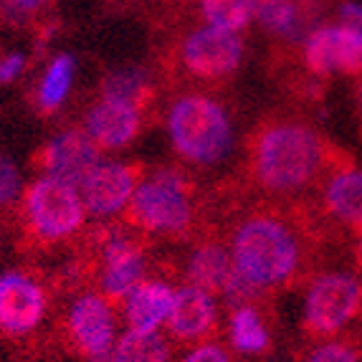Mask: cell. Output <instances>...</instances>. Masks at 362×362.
<instances>
[{
	"label": "cell",
	"mask_w": 362,
	"mask_h": 362,
	"mask_svg": "<svg viewBox=\"0 0 362 362\" xmlns=\"http://www.w3.org/2000/svg\"><path fill=\"white\" fill-rule=\"evenodd\" d=\"M21 193V173L13 165V160L0 157V208L16 203Z\"/></svg>",
	"instance_id": "4316f807"
},
{
	"label": "cell",
	"mask_w": 362,
	"mask_h": 362,
	"mask_svg": "<svg viewBox=\"0 0 362 362\" xmlns=\"http://www.w3.org/2000/svg\"><path fill=\"white\" fill-rule=\"evenodd\" d=\"M317 221L304 206L251 208L233 223L228 251L233 269L261 291L289 289L309 276Z\"/></svg>",
	"instance_id": "6da1fadb"
},
{
	"label": "cell",
	"mask_w": 362,
	"mask_h": 362,
	"mask_svg": "<svg viewBox=\"0 0 362 362\" xmlns=\"http://www.w3.org/2000/svg\"><path fill=\"white\" fill-rule=\"evenodd\" d=\"M200 16L213 28L238 33L256 18V0H200Z\"/></svg>",
	"instance_id": "cb8c5ba5"
},
{
	"label": "cell",
	"mask_w": 362,
	"mask_h": 362,
	"mask_svg": "<svg viewBox=\"0 0 362 362\" xmlns=\"http://www.w3.org/2000/svg\"><path fill=\"white\" fill-rule=\"evenodd\" d=\"M168 134L182 163L211 168L221 163L233 142L228 112L218 99L187 91L168 109Z\"/></svg>",
	"instance_id": "3957f363"
},
{
	"label": "cell",
	"mask_w": 362,
	"mask_h": 362,
	"mask_svg": "<svg viewBox=\"0 0 362 362\" xmlns=\"http://www.w3.org/2000/svg\"><path fill=\"white\" fill-rule=\"evenodd\" d=\"M355 109H357V117H360V124H362V74L355 81Z\"/></svg>",
	"instance_id": "4dcf8cb0"
},
{
	"label": "cell",
	"mask_w": 362,
	"mask_h": 362,
	"mask_svg": "<svg viewBox=\"0 0 362 362\" xmlns=\"http://www.w3.org/2000/svg\"><path fill=\"white\" fill-rule=\"evenodd\" d=\"M165 3H185V0H165Z\"/></svg>",
	"instance_id": "836d02e7"
},
{
	"label": "cell",
	"mask_w": 362,
	"mask_h": 362,
	"mask_svg": "<svg viewBox=\"0 0 362 362\" xmlns=\"http://www.w3.org/2000/svg\"><path fill=\"white\" fill-rule=\"evenodd\" d=\"M145 168L139 163H97L81 180V200L91 216L104 218L124 211L142 182Z\"/></svg>",
	"instance_id": "30bf717a"
},
{
	"label": "cell",
	"mask_w": 362,
	"mask_h": 362,
	"mask_svg": "<svg viewBox=\"0 0 362 362\" xmlns=\"http://www.w3.org/2000/svg\"><path fill=\"white\" fill-rule=\"evenodd\" d=\"M230 342L243 355H264L272 347V332L254 304H241L230 314Z\"/></svg>",
	"instance_id": "ffe728a7"
},
{
	"label": "cell",
	"mask_w": 362,
	"mask_h": 362,
	"mask_svg": "<svg viewBox=\"0 0 362 362\" xmlns=\"http://www.w3.org/2000/svg\"><path fill=\"white\" fill-rule=\"evenodd\" d=\"M84 132L97 142L99 150H122L142 132V109L102 97L86 112Z\"/></svg>",
	"instance_id": "9a60e30c"
},
{
	"label": "cell",
	"mask_w": 362,
	"mask_h": 362,
	"mask_svg": "<svg viewBox=\"0 0 362 362\" xmlns=\"http://www.w3.org/2000/svg\"><path fill=\"white\" fill-rule=\"evenodd\" d=\"M69 339L84 357H97L112 350L115 342V314L104 296L84 294L69 312Z\"/></svg>",
	"instance_id": "4fadbf2b"
},
{
	"label": "cell",
	"mask_w": 362,
	"mask_h": 362,
	"mask_svg": "<svg viewBox=\"0 0 362 362\" xmlns=\"http://www.w3.org/2000/svg\"><path fill=\"white\" fill-rule=\"evenodd\" d=\"M49 3L51 0H0V18L13 25H23Z\"/></svg>",
	"instance_id": "484cf974"
},
{
	"label": "cell",
	"mask_w": 362,
	"mask_h": 362,
	"mask_svg": "<svg viewBox=\"0 0 362 362\" xmlns=\"http://www.w3.org/2000/svg\"><path fill=\"white\" fill-rule=\"evenodd\" d=\"M355 259H357V266L362 269V230L357 235V246H355Z\"/></svg>",
	"instance_id": "1f68e13d"
},
{
	"label": "cell",
	"mask_w": 362,
	"mask_h": 362,
	"mask_svg": "<svg viewBox=\"0 0 362 362\" xmlns=\"http://www.w3.org/2000/svg\"><path fill=\"white\" fill-rule=\"evenodd\" d=\"M304 362H362V355L352 342L344 339H329L322 342L320 347H314Z\"/></svg>",
	"instance_id": "d4e9b609"
},
{
	"label": "cell",
	"mask_w": 362,
	"mask_h": 362,
	"mask_svg": "<svg viewBox=\"0 0 362 362\" xmlns=\"http://www.w3.org/2000/svg\"><path fill=\"white\" fill-rule=\"evenodd\" d=\"M43 314H46L43 286L18 272L0 276V332L23 337L41 325Z\"/></svg>",
	"instance_id": "8fae6325"
},
{
	"label": "cell",
	"mask_w": 362,
	"mask_h": 362,
	"mask_svg": "<svg viewBox=\"0 0 362 362\" xmlns=\"http://www.w3.org/2000/svg\"><path fill=\"white\" fill-rule=\"evenodd\" d=\"M86 218V206L76 187L54 175H43L28 185L23 193L25 230L36 243L66 241L81 230Z\"/></svg>",
	"instance_id": "5b68a950"
},
{
	"label": "cell",
	"mask_w": 362,
	"mask_h": 362,
	"mask_svg": "<svg viewBox=\"0 0 362 362\" xmlns=\"http://www.w3.org/2000/svg\"><path fill=\"white\" fill-rule=\"evenodd\" d=\"M302 61L312 76L329 74H362V36L350 25H320L307 33Z\"/></svg>",
	"instance_id": "ba28073f"
},
{
	"label": "cell",
	"mask_w": 362,
	"mask_h": 362,
	"mask_svg": "<svg viewBox=\"0 0 362 362\" xmlns=\"http://www.w3.org/2000/svg\"><path fill=\"white\" fill-rule=\"evenodd\" d=\"M344 160L320 182V211L332 223L362 230V170Z\"/></svg>",
	"instance_id": "5bb4252c"
},
{
	"label": "cell",
	"mask_w": 362,
	"mask_h": 362,
	"mask_svg": "<svg viewBox=\"0 0 362 362\" xmlns=\"http://www.w3.org/2000/svg\"><path fill=\"white\" fill-rule=\"evenodd\" d=\"M362 312V281L352 274L329 272L309 281L304 296V332L327 339L342 332Z\"/></svg>",
	"instance_id": "8992f818"
},
{
	"label": "cell",
	"mask_w": 362,
	"mask_h": 362,
	"mask_svg": "<svg viewBox=\"0 0 362 362\" xmlns=\"http://www.w3.org/2000/svg\"><path fill=\"white\" fill-rule=\"evenodd\" d=\"M25 66L23 54H11L6 59H0V84H13L21 76Z\"/></svg>",
	"instance_id": "f1b7e54d"
},
{
	"label": "cell",
	"mask_w": 362,
	"mask_h": 362,
	"mask_svg": "<svg viewBox=\"0 0 362 362\" xmlns=\"http://www.w3.org/2000/svg\"><path fill=\"white\" fill-rule=\"evenodd\" d=\"M243 61V41L223 28H195L177 46V64L187 76L218 84L230 78Z\"/></svg>",
	"instance_id": "52a82bcc"
},
{
	"label": "cell",
	"mask_w": 362,
	"mask_h": 362,
	"mask_svg": "<svg viewBox=\"0 0 362 362\" xmlns=\"http://www.w3.org/2000/svg\"><path fill=\"white\" fill-rule=\"evenodd\" d=\"M74 74H76V61L74 56L61 54L49 64V69L43 71L41 84L36 89V109L41 115H51L64 104L69 97L74 84Z\"/></svg>",
	"instance_id": "44dd1931"
},
{
	"label": "cell",
	"mask_w": 362,
	"mask_h": 362,
	"mask_svg": "<svg viewBox=\"0 0 362 362\" xmlns=\"http://www.w3.org/2000/svg\"><path fill=\"white\" fill-rule=\"evenodd\" d=\"M97 163L99 147L84 129H66L56 134L36 155V168L46 170V175L59 177L74 187L81 185V180Z\"/></svg>",
	"instance_id": "7c38bea8"
},
{
	"label": "cell",
	"mask_w": 362,
	"mask_h": 362,
	"mask_svg": "<svg viewBox=\"0 0 362 362\" xmlns=\"http://www.w3.org/2000/svg\"><path fill=\"white\" fill-rule=\"evenodd\" d=\"M102 97L119 99V102L134 104L137 109H145L152 104L155 86L142 69H119L102 81Z\"/></svg>",
	"instance_id": "7402d4cb"
},
{
	"label": "cell",
	"mask_w": 362,
	"mask_h": 362,
	"mask_svg": "<svg viewBox=\"0 0 362 362\" xmlns=\"http://www.w3.org/2000/svg\"><path fill=\"white\" fill-rule=\"evenodd\" d=\"M339 160L344 152L304 119L269 117L248 134L246 180L269 200L299 203Z\"/></svg>",
	"instance_id": "7a4b0ae2"
},
{
	"label": "cell",
	"mask_w": 362,
	"mask_h": 362,
	"mask_svg": "<svg viewBox=\"0 0 362 362\" xmlns=\"http://www.w3.org/2000/svg\"><path fill=\"white\" fill-rule=\"evenodd\" d=\"M175 291L163 279H142L124 299V320L134 332H157L168 322Z\"/></svg>",
	"instance_id": "e0dca14e"
},
{
	"label": "cell",
	"mask_w": 362,
	"mask_h": 362,
	"mask_svg": "<svg viewBox=\"0 0 362 362\" xmlns=\"http://www.w3.org/2000/svg\"><path fill=\"white\" fill-rule=\"evenodd\" d=\"M89 362H115V360H112V350H109V352H104V355L89 357Z\"/></svg>",
	"instance_id": "d6a6232c"
},
{
	"label": "cell",
	"mask_w": 362,
	"mask_h": 362,
	"mask_svg": "<svg viewBox=\"0 0 362 362\" xmlns=\"http://www.w3.org/2000/svg\"><path fill=\"white\" fill-rule=\"evenodd\" d=\"M180 362H233L226 347L218 342H200L193 352H187Z\"/></svg>",
	"instance_id": "83f0119b"
},
{
	"label": "cell",
	"mask_w": 362,
	"mask_h": 362,
	"mask_svg": "<svg viewBox=\"0 0 362 362\" xmlns=\"http://www.w3.org/2000/svg\"><path fill=\"white\" fill-rule=\"evenodd\" d=\"M195 185L177 168L157 170L142 180L124 208V221L147 235L185 238L195 228Z\"/></svg>",
	"instance_id": "277c9868"
},
{
	"label": "cell",
	"mask_w": 362,
	"mask_h": 362,
	"mask_svg": "<svg viewBox=\"0 0 362 362\" xmlns=\"http://www.w3.org/2000/svg\"><path fill=\"white\" fill-rule=\"evenodd\" d=\"M233 272V259L223 241L218 238H203L187 256L185 264V281L208 291V294H221L228 284V276Z\"/></svg>",
	"instance_id": "ac0fdd59"
},
{
	"label": "cell",
	"mask_w": 362,
	"mask_h": 362,
	"mask_svg": "<svg viewBox=\"0 0 362 362\" xmlns=\"http://www.w3.org/2000/svg\"><path fill=\"white\" fill-rule=\"evenodd\" d=\"M256 21L266 33L284 41H296L304 36L312 16L302 0H256Z\"/></svg>",
	"instance_id": "d6986e66"
},
{
	"label": "cell",
	"mask_w": 362,
	"mask_h": 362,
	"mask_svg": "<svg viewBox=\"0 0 362 362\" xmlns=\"http://www.w3.org/2000/svg\"><path fill=\"white\" fill-rule=\"evenodd\" d=\"M339 18H342L344 25H350L352 30H357L362 36V6L360 3H344L339 8Z\"/></svg>",
	"instance_id": "f546056e"
},
{
	"label": "cell",
	"mask_w": 362,
	"mask_h": 362,
	"mask_svg": "<svg viewBox=\"0 0 362 362\" xmlns=\"http://www.w3.org/2000/svg\"><path fill=\"white\" fill-rule=\"evenodd\" d=\"M115 362H170V342L160 332H134L122 334L112 347Z\"/></svg>",
	"instance_id": "603a6c76"
},
{
	"label": "cell",
	"mask_w": 362,
	"mask_h": 362,
	"mask_svg": "<svg viewBox=\"0 0 362 362\" xmlns=\"http://www.w3.org/2000/svg\"><path fill=\"white\" fill-rule=\"evenodd\" d=\"M147 259L142 243L127 233L107 230L99 243V286L107 302H124L127 294L145 279Z\"/></svg>",
	"instance_id": "9c48e42d"
},
{
	"label": "cell",
	"mask_w": 362,
	"mask_h": 362,
	"mask_svg": "<svg viewBox=\"0 0 362 362\" xmlns=\"http://www.w3.org/2000/svg\"><path fill=\"white\" fill-rule=\"evenodd\" d=\"M216 302L213 294L185 284L175 291L173 309L168 314V329L177 342H198L216 329Z\"/></svg>",
	"instance_id": "2e32d148"
}]
</instances>
